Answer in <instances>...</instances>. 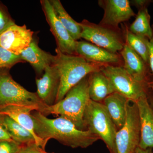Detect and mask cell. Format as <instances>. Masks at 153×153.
I'll return each mask as SVG.
<instances>
[{"label":"cell","mask_w":153,"mask_h":153,"mask_svg":"<svg viewBox=\"0 0 153 153\" xmlns=\"http://www.w3.org/2000/svg\"><path fill=\"white\" fill-rule=\"evenodd\" d=\"M36 134L47 143L51 139L73 149H85L100 140L96 135L89 131H82L70 121L62 117L49 119L41 112L32 114Z\"/></svg>","instance_id":"cell-1"},{"label":"cell","mask_w":153,"mask_h":153,"mask_svg":"<svg viewBox=\"0 0 153 153\" xmlns=\"http://www.w3.org/2000/svg\"><path fill=\"white\" fill-rule=\"evenodd\" d=\"M53 65L60 76V84L55 103L62 100L68 91L92 72L101 71L105 65L92 63L78 55L65 54L55 49Z\"/></svg>","instance_id":"cell-2"},{"label":"cell","mask_w":153,"mask_h":153,"mask_svg":"<svg viewBox=\"0 0 153 153\" xmlns=\"http://www.w3.org/2000/svg\"><path fill=\"white\" fill-rule=\"evenodd\" d=\"M88 76H85L76 85L71 88L60 101L52 105H47L42 114L60 115L74 123L77 128L85 130L83 115L90 100L88 93Z\"/></svg>","instance_id":"cell-3"},{"label":"cell","mask_w":153,"mask_h":153,"mask_svg":"<svg viewBox=\"0 0 153 153\" xmlns=\"http://www.w3.org/2000/svg\"><path fill=\"white\" fill-rule=\"evenodd\" d=\"M83 122L85 130L102 140L110 153H117L115 136L117 130L102 102L90 100L84 112Z\"/></svg>","instance_id":"cell-4"},{"label":"cell","mask_w":153,"mask_h":153,"mask_svg":"<svg viewBox=\"0 0 153 153\" xmlns=\"http://www.w3.org/2000/svg\"><path fill=\"white\" fill-rule=\"evenodd\" d=\"M9 105L35 107L43 112L47 105L36 93L28 91L15 81L10 70H0V108Z\"/></svg>","instance_id":"cell-5"},{"label":"cell","mask_w":153,"mask_h":153,"mask_svg":"<svg viewBox=\"0 0 153 153\" xmlns=\"http://www.w3.org/2000/svg\"><path fill=\"white\" fill-rule=\"evenodd\" d=\"M111 83L114 92L136 102L141 97L148 96L152 90L150 84L138 81L123 66L108 65L101 70Z\"/></svg>","instance_id":"cell-6"},{"label":"cell","mask_w":153,"mask_h":153,"mask_svg":"<svg viewBox=\"0 0 153 153\" xmlns=\"http://www.w3.org/2000/svg\"><path fill=\"white\" fill-rule=\"evenodd\" d=\"M140 136V120L137 105L136 102L128 100L125 123L116 134L117 153H135L139 146Z\"/></svg>","instance_id":"cell-7"},{"label":"cell","mask_w":153,"mask_h":153,"mask_svg":"<svg viewBox=\"0 0 153 153\" xmlns=\"http://www.w3.org/2000/svg\"><path fill=\"white\" fill-rule=\"evenodd\" d=\"M81 38L114 53L120 52L125 44L123 33L116 30L84 20L79 23Z\"/></svg>","instance_id":"cell-8"},{"label":"cell","mask_w":153,"mask_h":153,"mask_svg":"<svg viewBox=\"0 0 153 153\" xmlns=\"http://www.w3.org/2000/svg\"><path fill=\"white\" fill-rule=\"evenodd\" d=\"M41 7L50 31L55 37L57 49L68 55H76V42L55 16L49 0H41Z\"/></svg>","instance_id":"cell-9"},{"label":"cell","mask_w":153,"mask_h":153,"mask_svg":"<svg viewBox=\"0 0 153 153\" xmlns=\"http://www.w3.org/2000/svg\"><path fill=\"white\" fill-rule=\"evenodd\" d=\"M98 4L104 11L99 25L105 27L120 30V24L136 15L128 0H102L99 1Z\"/></svg>","instance_id":"cell-10"},{"label":"cell","mask_w":153,"mask_h":153,"mask_svg":"<svg viewBox=\"0 0 153 153\" xmlns=\"http://www.w3.org/2000/svg\"><path fill=\"white\" fill-rule=\"evenodd\" d=\"M33 33L26 25L15 24L0 34V46L15 55H20L33 41Z\"/></svg>","instance_id":"cell-11"},{"label":"cell","mask_w":153,"mask_h":153,"mask_svg":"<svg viewBox=\"0 0 153 153\" xmlns=\"http://www.w3.org/2000/svg\"><path fill=\"white\" fill-rule=\"evenodd\" d=\"M123 64V67L134 79L144 83L151 84L153 74L149 65L126 44L120 52Z\"/></svg>","instance_id":"cell-12"},{"label":"cell","mask_w":153,"mask_h":153,"mask_svg":"<svg viewBox=\"0 0 153 153\" xmlns=\"http://www.w3.org/2000/svg\"><path fill=\"white\" fill-rule=\"evenodd\" d=\"M76 53L88 61L104 65L122 66L123 62L118 53H113L87 41H77Z\"/></svg>","instance_id":"cell-13"},{"label":"cell","mask_w":153,"mask_h":153,"mask_svg":"<svg viewBox=\"0 0 153 153\" xmlns=\"http://www.w3.org/2000/svg\"><path fill=\"white\" fill-rule=\"evenodd\" d=\"M37 93L45 104H55L60 84V76L56 67L53 64L45 69L43 76L36 79Z\"/></svg>","instance_id":"cell-14"},{"label":"cell","mask_w":153,"mask_h":153,"mask_svg":"<svg viewBox=\"0 0 153 153\" xmlns=\"http://www.w3.org/2000/svg\"><path fill=\"white\" fill-rule=\"evenodd\" d=\"M140 120L141 136L139 147L153 149V109L148 96L141 97L136 102Z\"/></svg>","instance_id":"cell-15"},{"label":"cell","mask_w":153,"mask_h":153,"mask_svg":"<svg viewBox=\"0 0 153 153\" xmlns=\"http://www.w3.org/2000/svg\"><path fill=\"white\" fill-rule=\"evenodd\" d=\"M38 111L35 107L9 105L0 108V112L8 116L31 133L36 140V144L45 149L47 143L36 134L35 125L31 112Z\"/></svg>","instance_id":"cell-16"},{"label":"cell","mask_w":153,"mask_h":153,"mask_svg":"<svg viewBox=\"0 0 153 153\" xmlns=\"http://www.w3.org/2000/svg\"><path fill=\"white\" fill-rule=\"evenodd\" d=\"M19 56L24 62L30 63L39 74H42L48 66L53 64L55 58V55L41 49L34 39Z\"/></svg>","instance_id":"cell-17"},{"label":"cell","mask_w":153,"mask_h":153,"mask_svg":"<svg viewBox=\"0 0 153 153\" xmlns=\"http://www.w3.org/2000/svg\"><path fill=\"white\" fill-rule=\"evenodd\" d=\"M128 100L123 95L114 92L102 101L117 131L123 126L125 123Z\"/></svg>","instance_id":"cell-18"},{"label":"cell","mask_w":153,"mask_h":153,"mask_svg":"<svg viewBox=\"0 0 153 153\" xmlns=\"http://www.w3.org/2000/svg\"><path fill=\"white\" fill-rule=\"evenodd\" d=\"M114 92L110 82L101 71L92 72L88 76V93L90 100L102 102Z\"/></svg>","instance_id":"cell-19"},{"label":"cell","mask_w":153,"mask_h":153,"mask_svg":"<svg viewBox=\"0 0 153 153\" xmlns=\"http://www.w3.org/2000/svg\"><path fill=\"white\" fill-rule=\"evenodd\" d=\"M56 16L66 28L70 36L75 41L81 38V29L79 23L74 21L63 7L59 0H50Z\"/></svg>","instance_id":"cell-20"},{"label":"cell","mask_w":153,"mask_h":153,"mask_svg":"<svg viewBox=\"0 0 153 153\" xmlns=\"http://www.w3.org/2000/svg\"><path fill=\"white\" fill-rule=\"evenodd\" d=\"M3 123L12 139L21 146L36 143L33 134L8 116L4 114Z\"/></svg>","instance_id":"cell-21"},{"label":"cell","mask_w":153,"mask_h":153,"mask_svg":"<svg viewBox=\"0 0 153 153\" xmlns=\"http://www.w3.org/2000/svg\"><path fill=\"white\" fill-rule=\"evenodd\" d=\"M146 5L138 8V12L128 30L137 36L147 38L149 40L152 36V29L150 25L151 16Z\"/></svg>","instance_id":"cell-22"},{"label":"cell","mask_w":153,"mask_h":153,"mask_svg":"<svg viewBox=\"0 0 153 153\" xmlns=\"http://www.w3.org/2000/svg\"><path fill=\"white\" fill-rule=\"evenodd\" d=\"M123 35L126 44L140 55L143 60L149 66V50L147 38L137 36L128 30L127 26L124 28Z\"/></svg>","instance_id":"cell-23"},{"label":"cell","mask_w":153,"mask_h":153,"mask_svg":"<svg viewBox=\"0 0 153 153\" xmlns=\"http://www.w3.org/2000/svg\"><path fill=\"white\" fill-rule=\"evenodd\" d=\"M25 63L19 55H15L0 46V70H10L15 65Z\"/></svg>","instance_id":"cell-24"},{"label":"cell","mask_w":153,"mask_h":153,"mask_svg":"<svg viewBox=\"0 0 153 153\" xmlns=\"http://www.w3.org/2000/svg\"><path fill=\"white\" fill-rule=\"evenodd\" d=\"M15 24L7 8L0 1V34Z\"/></svg>","instance_id":"cell-25"},{"label":"cell","mask_w":153,"mask_h":153,"mask_svg":"<svg viewBox=\"0 0 153 153\" xmlns=\"http://www.w3.org/2000/svg\"><path fill=\"white\" fill-rule=\"evenodd\" d=\"M21 145L14 141H0V153H20Z\"/></svg>","instance_id":"cell-26"},{"label":"cell","mask_w":153,"mask_h":153,"mask_svg":"<svg viewBox=\"0 0 153 153\" xmlns=\"http://www.w3.org/2000/svg\"><path fill=\"white\" fill-rule=\"evenodd\" d=\"M20 153H48L36 143L22 146Z\"/></svg>","instance_id":"cell-27"},{"label":"cell","mask_w":153,"mask_h":153,"mask_svg":"<svg viewBox=\"0 0 153 153\" xmlns=\"http://www.w3.org/2000/svg\"><path fill=\"white\" fill-rule=\"evenodd\" d=\"M4 114L0 112V141H13L9 135L3 123Z\"/></svg>","instance_id":"cell-28"},{"label":"cell","mask_w":153,"mask_h":153,"mask_svg":"<svg viewBox=\"0 0 153 153\" xmlns=\"http://www.w3.org/2000/svg\"><path fill=\"white\" fill-rule=\"evenodd\" d=\"M152 36L149 42V66L151 71L153 74V25L152 26ZM153 84V82L152 83Z\"/></svg>","instance_id":"cell-29"},{"label":"cell","mask_w":153,"mask_h":153,"mask_svg":"<svg viewBox=\"0 0 153 153\" xmlns=\"http://www.w3.org/2000/svg\"><path fill=\"white\" fill-rule=\"evenodd\" d=\"M151 2V1H147V0H135L132 2L134 5L137 8L143 6L149 5Z\"/></svg>","instance_id":"cell-30"},{"label":"cell","mask_w":153,"mask_h":153,"mask_svg":"<svg viewBox=\"0 0 153 153\" xmlns=\"http://www.w3.org/2000/svg\"><path fill=\"white\" fill-rule=\"evenodd\" d=\"M135 153H153L152 149H143L139 147L137 149Z\"/></svg>","instance_id":"cell-31"},{"label":"cell","mask_w":153,"mask_h":153,"mask_svg":"<svg viewBox=\"0 0 153 153\" xmlns=\"http://www.w3.org/2000/svg\"><path fill=\"white\" fill-rule=\"evenodd\" d=\"M148 99H149V102L153 109V89L149 94Z\"/></svg>","instance_id":"cell-32"},{"label":"cell","mask_w":153,"mask_h":153,"mask_svg":"<svg viewBox=\"0 0 153 153\" xmlns=\"http://www.w3.org/2000/svg\"><path fill=\"white\" fill-rule=\"evenodd\" d=\"M151 87L153 89V84H152V85H151Z\"/></svg>","instance_id":"cell-33"},{"label":"cell","mask_w":153,"mask_h":153,"mask_svg":"<svg viewBox=\"0 0 153 153\" xmlns=\"http://www.w3.org/2000/svg\"><path fill=\"white\" fill-rule=\"evenodd\" d=\"M152 2L153 3V1H152Z\"/></svg>","instance_id":"cell-34"}]
</instances>
